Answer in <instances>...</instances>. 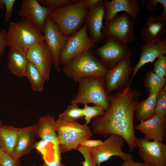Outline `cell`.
<instances>
[{"label":"cell","instance_id":"20","mask_svg":"<svg viewBox=\"0 0 166 166\" xmlns=\"http://www.w3.org/2000/svg\"><path fill=\"white\" fill-rule=\"evenodd\" d=\"M166 19L160 15H150L143 28L141 37L146 43L156 42L166 36Z\"/></svg>","mask_w":166,"mask_h":166},{"label":"cell","instance_id":"30","mask_svg":"<svg viewBox=\"0 0 166 166\" xmlns=\"http://www.w3.org/2000/svg\"><path fill=\"white\" fill-rule=\"evenodd\" d=\"M82 111L85 121V123L87 124L92 118L97 116H102L105 112V110L99 106L95 105L90 106L86 104L84 105Z\"/></svg>","mask_w":166,"mask_h":166},{"label":"cell","instance_id":"38","mask_svg":"<svg viewBox=\"0 0 166 166\" xmlns=\"http://www.w3.org/2000/svg\"><path fill=\"white\" fill-rule=\"evenodd\" d=\"M7 44L6 39V32L4 29L0 31V60Z\"/></svg>","mask_w":166,"mask_h":166},{"label":"cell","instance_id":"22","mask_svg":"<svg viewBox=\"0 0 166 166\" xmlns=\"http://www.w3.org/2000/svg\"><path fill=\"white\" fill-rule=\"evenodd\" d=\"M55 117L46 114L41 117L34 124L35 136L53 145H58Z\"/></svg>","mask_w":166,"mask_h":166},{"label":"cell","instance_id":"39","mask_svg":"<svg viewBox=\"0 0 166 166\" xmlns=\"http://www.w3.org/2000/svg\"><path fill=\"white\" fill-rule=\"evenodd\" d=\"M101 140H87L83 141L81 144L80 146L85 147L89 149L96 148L102 143Z\"/></svg>","mask_w":166,"mask_h":166},{"label":"cell","instance_id":"36","mask_svg":"<svg viewBox=\"0 0 166 166\" xmlns=\"http://www.w3.org/2000/svg\"><path fill=\"white\" fill-rule=\"evenodd\" d=\"M51 144L45 140H41L35 143L34 146L35 148L37 149L42 154L43 160L46 159L47 156V147Z\"/></svg>","mask_w":166,"mask_h":166},{"label":"cell","instance_id":"35","mask_svg":"<svg viewBox=\"0 0 166 166\" xmlns=\"http://www.w3.org/2000/svg\"><path fill=\"white\" fill-rule=\"evenodd\" d=\"M6 7L5 19L6 22H8L13 15L14 6L16 1V0H1Z\"/></svg>","mask_w":166,"mask_h":166},{"label":"cell","instance_id":"40","mask_svg":"<svg viewBox=\"0 0 166 166\" xmlns=\"http://www.w3.org/2000/svg\"><path fill=\"white\" fill-rule=\"evenodd\" d=\"M61 153L55 155L53 160L52 161H44V164L46 166H65L62 162Z\"/></svg>","mask_w":166,"mask_h":166},{"label":"cell","instance_id":"19","mask_svg":"<svg viewBox=\"0 0 166 166\" xmlns=\"http://www.w3.org/2000/svg\"><path fill=\"white\" fill-rule=\"evenodd\" d=\"M140 59L133 67V74L130 79L131 83L139 69L145 64L153 62L159 57L166 54V38L164 37L156 42L146 43L140 48Z\"/></svg>","mask_w":166,"mask_h":166},{"label":"cell","instance_id":"9","mask_svg":"<svg viewBox=\"0 0 166 166\" xmlns=\"http://www.w3.org/2000/svg\"><path fill=\"white\" fill-rule=\"evenodd\" d=\"M134 20L129 14L124 12L116 15L103 26L102 31L105 36L114 37L127 45L135 40Z\"/></svg>","mask_w":166,"mask_h":166},{"label":"cell","instance_id":"28","mask_svg":"<svg viewBox=\"0 0 166 166\" xmlns=\"http://www.w3.org/2000/svg\"><path fill=\"white\" fill-rule=\"evenodd\" d=\"M83 117L82 109L79 108L77 105L71 103L63 113L58 116V118L65 120L77 121Z\"/></svg>","mask_w":166,"mask_h":166},{"label":"cell","instance_id":"11","mask_svg":"<svg viewBox=\"0 0 166 166\" xmlns=\"http://www.w3.org/2000/svg\"><path fill=\"white\" fill-rule=\"evenodd\" d=\"M138 153L144 166H166V145L162 141L137 138Z\"/></svg>","mask_w":166,"mask_h":166},{"label":"cell","instance_id":"6","mask_svg":"<svg viewBox=\"0 0 166 166\" xmlns=\"http://www.w3.org/2000/svg\"><path fill=\"white\" fill-rule=\"evenodd\" d=\"M108 69L92 54L91 50L78 55L64 65V73L76 83L85 77H104Z\"/></svg>","mask_w":166,"mask_h":166},{"label":"cell","instance_id":"37","mask_svg":"<svg viewBox=\"0 0 166 166\" xmlns=\"http://www.w3.org/2000/svg\"><path fill=\"white\" fill-rule=\"evenodd\" d=\"M1 166H20L19 159L16 160L11 155L4 152Z\"/></svg>","mask_w":166,"mask_h":166},{"label":"cell","instance_id":"3","mask_svg":"<svg viewBox=\"0 0 166 166\" xmlns=\"http://www.w3.org/2000/svg\"><path fill=\"white\" fill-rule=\"evenodd\" d=\"M88 12L85 0H77L51 11L49 15L67 38L80 29Z\"/></svg>","mask_w":166,"mask_h":166},{"label":"cell","instance_id":"33","mask_svg":"<svg viewBox=\"0 0 166 166\" xmlns=\"http://www.w3.org/2000/svg\"><path fill=\"white\" fill-rule=\"evenodd\" d=\"M156 74L165 77L166 76V56L161 55L157 58L154 63L153 71Z\"/></svg>","mask_w":166,"mask_h":166},{"label":"cell","instance_id":"18","mask_svg":"<svg viewBox=\"0 0 166 166\" xmlns=\"http://www.w3.org/2000/svg\"><path fill=\"white\" fill-rule=\"evenodd\" d=\"M135 128L144 135L145 139L163 142L166 128V118L155 114L150 119L140 122Z\"/></svg>","mask_w":166,"mask_h":166},{"label":"cell","instance_id":"15","mask_svg":"<svg viewBox=\"0 0 166 166\" xmlns=\"http://www.w3.org/2000/svg\"><path fill=\"white\" fill-rule=\"evenodd\" d=\"M51 11L38 0H23L18 15L36 26L43 32L46 19Z\"/></svg>","mask_w":166,"mask_h":166},{"label":"cell","instance_id":"13","mask_svg":"<svg viewBox=\"0 0 166 166\" xmlns=\"http://www.w3.org/2000/svg\"><path fill=\"white\" fill-rule=\"evenodd\" d=\"M43 32L44 41L52 54V63L55 70L59 73L61 71L59 64L60 54L65 45L67 38L57 25L52 21L49 15L46 19Z\"/></svg>","mask_w":166,"mask_h":166},{"label":"cell","instance_id":"1","mask_svg":"<svg viewBox=\"0 0 166 166\" xmlns=\"http://www.w3.org/2000/svg\"><path fill=\"white\" fill-rule=\"evenodd\" d=\"M130 84L114 94L109 95V108L103 115L93 118L92 126L94 133L105 137L113 134L120 136L131 152L137 148L133 118L140 92L131 88Z\"/></svg>","mask_w":166,"mask_h":166},{"label":"cell","instance_id":"45","mask_svg":"<svg viewBox=\"0 0 166 166\" xmlns=\"http://www.w3.org/2000/svg\"><path fill=\"white\" fill-rule=\"evenodd\" d=\"M2 125V122L1 121L0 119V126Z\"/></svg>","mask_w":166,"mask_h":166},{"label":"cell","instance_id":"29","mask_svg":"<svg viewBox=\"0 0 166 166\" xmlns=\"http://www.w3.org/2000/svg\"><path fill=\"white\" fill-rule=\"evenodd\" d=\"M155 114L166 118V87L165 85L159 92L156 100Z\"/></svg>","mask_w":166,"mask_h":166},{"label":"cell","instance_id":"16","mask_svg":"<svg viewBox=\"0 0 166 166\" xmlns=\"http://www.w3.org/2000/svg\"><path fill=\"white\" fill-rule=\"evenodd\" d=\"M105 14V8L103 1L101 0L95 7L88 12L85 18L90 38L95 43H98L105 38L102 30Z\"/></svg>","mask_w":166,"mask_h":166},{"label":"cell","instance_id":"21","mask_svg":"<svg viewBox=\"0 0 166 166\" xmlns=\"http://www.w3.org/2000/svg\"><path fill=\"white\" fill-rule=\"evenodd\" d=\"M35 136L34 124L19 128L17 143L11 154L13 157L16 160H19L30 153L34 147Z\"/></svg>","mask_w":166,"mask_h":166},{"label":"cell","instance_id":"7","mask_svg":"<svg viewBox=\"0 0 166 166\" xmlns=\"http://www.w3.org/2000/svg\"><path fill=\"white\" fill-rule=\"evenodd\" d=\"M88 30L85 23L79 30L67 38L65 45L60 54V65H64L80 54L94 47L95 43L88 36Z\"/></svg>","mask_w":166,"mask_h":166},{"label":"cell","instance_id":"26","mask_svg":"<svg viewBox=\"0 0 166 166\" xmlns=\"http://www.w3.org/2000/svg\"><path fill=\"white\" fill-rule=\"evenodd\" d=\"M25 77L29 81L33 91L41 92L43 90L46 81L38 69L29 61Z\"/></svg>","mask_w":166,"mask_h":166},{"label":"cell","instance_id":"17","mask_svg":"<svg viewBox=\"0 0 166 166\" xmlns=\"http://www.w3.org/2000/svg\"><path fill=\"white\" fill-rule=\"evenodd\" d=\"M103 2L105 8L104 25L121 12L129 14L131 18L134 21L138 18L140 11V6L136 0H106Z\"/></svg>","mask_w":166,"mask_h":166},{"label":"cell","instance_id":"32","mask_svg":"<svg viewBox=\"0 0 166 166\" xmlns=\"http://www.w3.org/2000/svg\"><path fill=\"white\" fill-rule=\"evenodd\" d=\"M77 149L84 158L85 160L82 162V166H96V162L90 149L80 146Z\"/></svg>","mask_w":166,"mask_h":166},{"label":"cell","instance_id":"41","mask_svg":"<svg viewBox=\"0 0 166 166\" xmlns=\"http://www.w3.org/2000/svg\"><path fill=\"white\" fill-rule=\"evenodd\" d=\"M121 166H144L143 163L138 162L132 159L124 161L121 164Z\"/></svg>","mask_w":166,"mask_h":166},{"label":"cell","instance_id":"2","mask_svg":"<svg viewBox=\"0 0 166 166\" xmlns=\"http://www.w3.org/2000/svg\"><path fill=\"white\" fill-rule=\"evenodd\" d=\"M42 32L36 26L25 19L11 22L6 32L7 46L26 54L30 49L44 41Z\"/></svg>","mask_w":166,"mask_h":166},{"label":"cell","instance_id":"12","mask_svg":"<svg viewBox=\"0 0 166 166\" xmlns=\"http://www.w3.org/2000/svg\"><path fill=\"white\" fill-rule=\"evenodd\" d=\"M124 141L120 136L110 134L101 145L90 149L97 165L100 166L101 163L108 160L113 156H119L124 161L132 159L133 156L131 154L122 151Z\"/></svg>","mask_w":166,"mask_h":166},{"label":"cell","instance_id":"31","mask_svg":"<svg viewBox=\"0 0 166 166\" xmlns=\"http://www.w3.org/2000/svg\"><path fill=\"white\" fill-rule=\"evenodd\" d=\"M77 0H38L40 4L47 7L51 11L73 3Z\"/></svg>","mask_w":166,"mask_h":166},{"label":"cell","instance_id":"8","mask_svg":"<svg viewBox=\"0 0 166 166\" xmlns=\"http://www.w3.org/2000/svg\"><path fill=\"white\" fill-rule=\"evenodd\" d=\"M133 70L130 57L124 58L108 69L103 77L107 94L109 95L112 92L119 90L131 83L130 77Z\"/></svg>","mask_w":166,"mask_h":166},{"label":"cell","instance_id":"4","mask_svg":"<svg viewBox=\"0 0 166 166\" xmlns=\"http://www.w3.org/2000/svg\"><path fill=\"white\" fill-rule=\"evenodd\" d=\"M78 83L77 92L71 100V103L77 105L92 103L101 107L105 111L109 109L110 105L109 95L105 89L103 77H88L81 79Z\"/></svg>","mask_w":166,"mask_h":166},{"label":"cell","instance_id":"5","mask_svg":"<svg viewBox=\"0 0 166 166\" xmlns=\"http://www.w3.org/2000/svg\"><path fill=\"white\" fill-rule=\"evenodd\" d=\"M56 132L61 153L77 149L84 141L91 138L92 131L88 124L59 118L55 121Z\"/></svg>","mask_w":166,"mask_h":166},{"label":"cell","instance_id":"43","mask_svg":"<svg viewBox=\"0 0 166 166\" xmlns=\"http://www.w3.org/2000/svg\"><path fill=\"white\" fill-rule=\"evenodd\" d=\"M4 152L0 146V166H1L2 161Z\"/></svg>","mask_w":166,"mask_h":166},{"label":"cell","instance_id":"10","mask_svg":"<svg viewBox=\"0 0 166 166\" xmlns=\"http://www.w3.org/2000/svg\"><path fill=\"white\" fill-rule=\"evenodd\" d=\"M106 37L104 44L95 50L99 60L108 69L124 58L131 57L132 52L127 45L123 44L116 38Z\"/></svg>","mask_w":166,"mask_h":166},{"label":"cell","instance_id":"42","mask_svg":"<svg viewBox=\"0 0 166 166\" xmlns=\"http://www.w3.org/2000/svg\"><path fill=\"white\" fill-rule=\"evenodd\" d=\"M101 0H85L86 7L88 11L93 8Z\"/></svg>","mask_w":166,"mask_h":166},{"label":"cell","instance_id":"46","mask_svg":"<svg viewBox=\"0 0 166 166\" xmlns=\"http://www.w3.org/2000/svg\"><path fill=\"white\" fill-rule=\"evenodd\" d=\"M41 166H46L44 164V165H41Z\"/></svg>","mask_w":166,"mask_h":166},{"label":"cell","instance_id":"44","mask_svg":"<svg viewBox=\"0 0 166 166\" xmlns=\"http://www.w3.org/2000/svg\"><path fill=\"white\" fill-rule=\"evenodd\" d=\"M5 7V6L3 3L2 2L1 0H0V11L3 9Z\"/></svg>","mask_w":166,"mask_h":166},{"label":"cell","instance_id":"23","mask_svg":"<svg viewBox=\"0 0 166 166\" xmlns=\"http://www.w3.org/2000/svg\"><path fill=\"white\" fill-rule=\"evenodd\" d=\"M8 66L15 76L25 77L28 61L26 54L15 49L10 48L7 55Z\"/></svg>","mask_w":166,"mask_h":166},{"label":"cell","instance_id":"27","mask_svg":"<svg viewBox=\"0 0 166 166\" xmlns=\"http://www.w3.org/2000/svg\"><path fill=\"white\" fill-rule=\"evenodd\" d=\"M165 77L152 71L147 73L144 79L145 86L149 93H159L165 85Z\"/></svg>","mask_w":166,"mask_h":166},{"label":"cell","instance_id":"34","mask_svg":"<svg viewBox=\"0 0 166 166\" xmlns=\"http://www.w3.org/2000/svg\"><path fill=\"white\" fill-rule=\"evenodd\" d=\"M161 4L164 8V11L161 13L164 16H166V0H148L146 4L147 10L149 13L155 11L157 8L158 3Z\"/></svg>","mask_w":166,"mask_h":166},{"label":"cell","instance_id":"25","mask_svg":"<svg viewBox=\"0 0 166 166\" xmlns=\"http://www.w3.org/2000/svg\"><path fill=\"white\" fill-rule=\"evenodd\" d=\"M159 93H149L147 98L137 103L134 113L139 121L149 119L155 114L156 100Z\"/></svg>","mask_w":166,"mask_h":166},{"label":"cell","instance_id":"24","mask_svg":"<svg viewBox=\"0 0 166 166\" xmlns=\"http://www.w3.org/2000/svg\"><path fill=\"white\" fill-rule=\"evenodd\" d=\"M19 129L12 125L0 126V146L5 153H12L17 143Z\"/></svg>","mask_w":166,"mask_h":166},{"label":"cell","instance_id":"14","mask_svg":"<svg viewBox=\"0 0 166 166\" xmlns=\"http://www.w3.org/2000/svg\"><path fill=\"white\" fill-rule=\"evenodd\" d=\"M26 56L28 61L38 69L45 80L49 81L52 57L45 42L43 41L30 49Z\"/></svg>","mask_w":166,"mask_h":166}]
</instances>
